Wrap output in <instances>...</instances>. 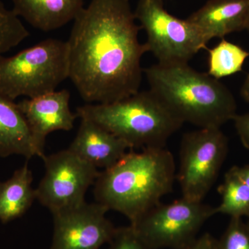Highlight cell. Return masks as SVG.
Listing matches in <instances>:
<instances>
[{
	"label": "cell",
	"instance_id": "d4e9b609",
	"mask_svg": "<svg viewBox=\"0 0 249 249\" xmlns=\"http://www.w3.org/2000/svg\"><path fill=\"white\" fill-rule=\"evenodd\" d=\"M241 96L245 99V101L249 103V73L242 85L241 88Z\"/></svg>",
	"mask_w": 249,
	"mask_h": 249
},
{
	"label": "cell",
	"instance_id": "6da1fadb",
	"mask_svg": "<svg viewBox=\"0 0 249 249\" xmlns=\"http://www.w3.org/2000/svg\"><path fill=\"white\" fill-rule=\"evenodd\" d=\"M130 0H91L73 20L68 45L69 78L88 103L106 104L138 92L142 59Z\"/></svg>",
	"mask_w": 249,
	"mask_h": 249
},
{
	"label": "cell",
	"instance_id": "52a82bcc",
	"mask_svg": "<svg viewBox=\"0 0 249 249\" xmlns=\"http://www.w3.org/2000/svg\"><path fill=\"white\" fill-rule=\"evenodd\" d=\"M134 13L146 33L147 51L158 63L188 64L201 49H208L197 29L187 19L169 14L163 0H139Z\"/></svg>",
	"mask_w": 249,
	"mask_h": 249
},
{
	"label": "cell",
	"instance_id": "9c48e42d",
	"mask_svg": "<svg viewBox=\"0 0 249 249\" xmlns=\"http://www.w3.org/2000/svg\"><path fill=\"white\" fill-rule=\"evenodd\" d=\"M42 160L45 173L36 189V199L52 213L83 204L99 175L98 168L68 149Z\"/></svg>",
	"mask_w": 249,
	"mask_h": 249
},
{
	"label": "cell",
	"instance_id": "9a60e30c",
	"mask_svg": "<svg viewBox=\"0 0 249 249\" xmlns=\"http://www.w3.org/2000/svg\"><path fill=\"white\" fill-rule=\"evenodd\" d=\"M37 156L30 129L17 103L0 93V157Z\"/></svg>",
	"mask_w": 249,
	"mask_h": 249
},
{
	"label": "cell",
	"instance_id": "484cf974",
	"mask_svg": "<svg viewBox=\"0 0 249 249\" xmlns=\"http://www.w3.org/2000/svg\"><path fill=\"white\" fill-rule=\"evenodd\" d=\"M247 221L246 222V224H247V227H248L249 229V217H247Z\"/></svg>",
	"mask_w": 249,
	"mask_h": 249
},
{
	"label": "cell",
	"instance_id": "30bf717a",
	"mask_svg": "<svg viewBox=\"0 0 249 249\" xmlns=\"http://www.w3.org/2000/svg\"><path fill=\"white\" fill-rule=\"evenodd\" d=\"M109 209L87 203L54 213L51 249H99L109 243L116 228L106 217Z\"/></svg>",
	"mask_w": 249,
	"mask_h": 249
},
{
	"label": "cell",
	"instance_id": "8992f818",
	"mask_svg": "<svg viewBox=\"0 0 249 249\" xmlns=\"http://www.w3.org/2000/svg\"><path fill=\"white\" fill-rule=\"evenodd\" d=\"M214 214V207L181 197L170 204L160 203L130 226L150 249H178L196 240Z\"/></svg>",
	"mask_w": 249,
	"mask_h": 249
},
{
	"label": "cell",
	"instance_id": "5bb4252c",
	"mask_svg": "<svg viewBox=\"0 0 249 249\" xmlns=\"http://www.w3.org/2000/svg\"><path fill=\"white\" fill-rule=\"evenodd\" d=\"M15 14L30 25L48 32L74 20L85 0H12Z\"/></svg>",
	"mask_w": 249,
	"mask_h": 249
},
{
	"label": "cell",
	"instance_id": "44dd1931",
	"mask_svg": "<svg viewBox=\"0 0 249 249\" xmlns=\"http://www.w3.org/2000/svg\"><path fill=\"white\" fill-rule=\"evenodd\" d=\"M109 244V249H150L139 238L130 225L116 228Z\"/></svg>",
	"mask_w": 249,
	"mask_h": 249
},
{
	"label": "cell",
	"instance_id": "ffe728a7",
	"mask_svg": "<svg viewBox=\"0 0 249 249\" xmlns=\"http://www.w3.org/2000/svg\"><path fill=\"white\" fill-rule=\"evenodd\" d=\"M218 245L219 249H249V229L242 218H231Z\"/></svg>",
	"mask_w": 249,
	"mask_h": 249
},
{
	"label": "cell",
	"instance_id": "8fae6325",
	"mask_svg": "<svg viewBox=\"0 0 249 249\" xmlns=\"http://www.w3.org/2000/svg\"><path fill=\"white\" fill-rule=\"evenodd\" d=\"M70 91L62 89L17 103L30 129L37 157H45L46 139L49 134L73 129L77 116L70 109Z\"/></svg>",
	"mask_w": 249,
	"mask_h": 249
},
{
	"label": "cell",
	"instance_id": "7c38bea8",
	"mask_svg": "<svg viewBox=\"0 0 249 249\" xmlns=\"http://www.w3.org/2000/svg\"><path fill=\"white\" fill-rule=\"evenodd\" d=\"M187 20L208 44L214 37L249 29V0H209Z\"/></svg>",
	"mask_w": 249,
	"mask_h": 249
},
{
	"label": "cell",
	"instance_id": "cb8c5ba5",
	"mask_svg": "<svg viewBox=\"0 0 249 249\" xmlns=\"http://www.w3.org/2000/svg\"><path fill=\"white\" fill-rule=\"evenodd\" d=\"M235 173L249 186V165L232 167Z\"/></svg>",
	"mask_w": 249,
	"mask_h": 249
},
{
	"label": "cell",
	"instance_id": "2e32d148",
	"mask_svg": "<svg viewBox=\"0 0 249 249\" xmlns=\"http://www.w3.org/2000/svg\"><path fill=\"white\" fill-rule=\"evenodd\" d=\"M34 180L28 163L16 170L11 178L0 182V221L6 224L22 217L36 199Z\"/></svg>",
	"mask_w": 249,
	"mask_h": 249
},
{
	"label": "cell",
	"instance_id": "ac0fdd59",
	"mask_svg": "<svg viewBox=\"0 0 249 249\" xmlns=\"http://www.w3.org/2000/svg\"><path fill=\"white\" fill-rule=\"evenodd\" d=\"M207 50L208 73L217 80L242 71L246 59L249 57V52L224 38L213 48Z\"/></svg>",
	"mask_w": 249,
	"mask_h": 249
},
{
	"label": "cell",
	"instance_id": "3957f363",
	"mask_svg": "<svg viewBox=\"0 0 249 249\" xmlns=\"http://www.w3.org/2000/svg\"><path fill=\"white\" fill-rule=\"evenodd\" d=\"M150 90L183 124L217 127L237 114L235 97L219 80L188 64L157 63L143 70Z\"/></svg>",
	"mask_w": 249,
	"mask_h": 249
},
{
	"label": "cell",
	"instance_id": "603a6c76",
	"mask_svg": "<svg viewBox=\"0 0 249 249\" xmlns=\"http://www.w3.org/2000/svg\"><path fill=\"white\" fill-rule=\"evenodd\" d=\"M178 249H219L218 240L210 233L203 234L197 237L189 245Z\"/></svg>",
	"mask_w": 249,
	"mask_h": 249
},
{
	"label": "cell",
	"instance_id": "4fadbf2b",
	"mask_svg": "<svg viewBox=\"0 0 249 249\" xmlns=\"http://www.w3.org/2000/svg\"><path fill=\"white\" fill-rule=\"evenodd\" d=\"M67 149L96 168L103 170L116 164L127 150H132L124 140L87 119H80L76 137Z\"/></svg>",
	"mask_w": 249,
	"mask_h": 249
},
{
	"label": "cell",
	"instance_id": "7402d4cb",
	"mask_svg": "<svg viewBox=\"0 0 249 249\" xmlns=\"http://www.w3.org/2000/svg\"><path fill=\"white\" fill-rule=\"evenodd\" d=\"M232 121L242 145L249 150V112L236 114Z\"/></svg>",
	"mask_w": 249,
	"mask_h": 249
},
{
	"label": "cell",
	"instance_id": "4316f807",
	"mask_svg": "<svg viewBox=\"0 0 249 249\" xmlns=\"http://www.w3.org/2000/svg\"><path fill=\"white\" fill-rule=\"evenodd\" d=\"M248 31H249V30H248Z\"/></svg>",
	"mask_w": 249,
	"mask_h": 249
},
{
	"label": "cell",
	"instance_id": "ba28073f",
	"mask_svg": "<svg viewBox=\"0 0 249 249\" xmlns=\"http://www.w3.org/2000/svg\"><path fill=\"white\" fill-rule=\"evenodd\" d=\"M228 152L229 140L221 128H199L184 134L177 176L182 197L203 201L215 182Z\"/></svg>",
	"mask_w": 249,
	"mask_h": 249
},
{
	"label": "cell",
	"instance_id": "277c9868",
	"mask_svg": "<svg viewBox=\"0 0 249 249\" xmlns=\"http://www.w3.org/2000/svg\"><path fill=\"white\" fill-rule=\"evenodd\" d=\"M76 114L102 126L131 149L165 147L183 124L151 90L114 103H88L77 108Z\"/></svg>",
	"mask_w": 249,
	"mask_h": 249
},
{
	"label": "cell",
	"instance_id": "e0dca14e",
	"mask_svg": "<svg viewBox=\"0 0 249 249\" xmlns=\"http://www.w3.org/2000/svg\"><path fill=\"white\" fill-rule=\"evenodd\" d=\"M222 200L214 208L216 214L231 218L249 216V186L231 168L224 176V182L218 188Z\"/></svg>",
	"mask_w": 249,
	"mask_h": 249
},
{
	"label": "cell",
	"instance_id": "5b68a950",
	"mask_svg": "<svg viewBox=\"0 0 249 249\" xmlns=\"http://www.w3.org/2000/svg\"><path fill=\"white\" fill-rule=\"evenodd\" d=\"M67 78V41L48 38L13 56H0V93L13 101L52 92Z\"/></svg>",
	"mask_w": 249,
	"mask_h": 249
},
{
	"label": "cell",
	"instance_id": "7a4b0ae2",
	"mask_svg": "<svg viewBox=\"0 0 249 249\" xmlns=\"http://www.w3.org/2000/svg\"><path fill=\"white\" fill-rule=\"evenodd\" d=\"M175 178V158L165 147L131 150L100 172L93 193L96 202L124 214L132 224L173 191Z\"/></svg>",
	"mask_w": 249,
	"mask_h": 249
},
{
	"label": "cell",
	"instance_id": "d6986e66",
	"mask_svg": "<svg viewBox=\"0 0 249 249\" xmlns=\"http://www.w3.org/2000/svg\"><path fill=\"white\" fill-rule=\"evenodd\" d=\"M29 36V31L19 18L0 0V56L17 47Z\"/></svg>",
	"mask_w": 249,
	"mask_h": 249
}]
</instances>
